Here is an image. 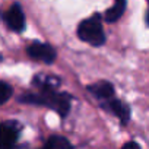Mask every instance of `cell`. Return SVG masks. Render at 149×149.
<instances>
[{
    "label": "cell",
    "mask_w": 149,
    "mask_h": 149,
    "mask_svg": "<svg viewBox=\"0 0 149 149\" xmlns=\"http://www.w3.org/2000/svg\"><path fill=\"white\" fill-rule=\"evenodd\" d=\"M101 108H104V110H107V111H110L111 114H114L118 120H120V123L123 124V126H126L129 121H130V117H132V110H130V107L126 104V102H123L121 100H118V98H110V100H105V101H102L101 102Z\"/></svg>",
    "instance_id": "5b68a950"
},
{
    "label": "cell",
    "mask_w": 149,
    "mask_h": 149,
    "mask_svg": "<svg viewBox=\"0 0 149 149\" xmlns=\"http://www.w3.org/2000/svg\"><path fill=\"white\" fill-rule=\"evenodd\" d=\"M32 85L38 91H57L58 86L61 85V81H60V78L53 76V74L38 73L32 78Z\"/></svg>",
    "instance_id": "52a82bcc"
},
{
    "label": "cell",
    "mask_w": 149,
    "mask_h": 149,
    "mask_svg": "<svg viewBox=\"0 0 149 149\" xmlns=\"http://www.w3.org/2000/svg\"><path fill=\"white\" fill-rule=\"evenodd\" d=\"M129 146H134V148H139L140 145H139V143H136V142H127V143H124V145H123V148H129Z\"/></svg>",
    "instance_id": "7c38bea8"
},
{
    "label": "cell",
    "mask_w": 149,
    "mask_h": 149,
    "mask_svg": "<svg viewBox=\"0 0 149 149\" xmlns=\"http://www.w3.org/2000/svg\"><path fill=\"white\" fill-rule=\"evenodd\" d=\"M73 97L67 92H57V91H40V92H28L21 97H18V102L21 104H29V105H40L47 107L53 111H56L61 118H66V116L70 111Z\"/></svg>",
    "instance_id": "6da1fadb"
},
{
    "label": "cell",
    "mask_w": 149,
    "mask_h": 149,
    "mask_svg": "<svg viewBox=\"0 0 149 149\" xmlns=\"http://www.w3.org/2000/svg\"><path fill=\"white\" fill-rule=\"evenodd\" d=\"M146 19H148V24H149V12H148V18Z\"/></svg>",
    "instance_id": "4fadbf2b"
},
{
    "label": "cell",
    "mask_w": 149,
    "mask_h": 149,
    "mask_svg": "<svg viewBox=\"0 0 149 149\" xmlns=\"http://www.w3.org/2000/svg\"><path fill=\"white\" fill-rule=\"evenodd\" d=\"M12 94H13V88H12L6 81L0 82V104L8 102L9 98L12 97Z\"/></svg>",
    "instance_id": "8fae6325"
},
{
    "label": "cell",
    "mask_w": 149,
    "mask_h": 149,
    "mask_svg": "<svg viewBox=\"0 0 149 149\" xmlns=\"http://www.w3.org/2000/svg\"><path fill=\"white\" fill-rule=\"evenodd\" d=\"M78 37L89 45L101 47L107 40L102 28V16L100 13H94L92 16L84 19L78 26Z\"/></svg>",
    "instance_id": "7a4b0ae2"
},
{
    "label": "cell",
    "mask_w": 149,
    "mask_h": 149,
    "mask_svg": "<svg viewBox=\"0 0 149 149\" xmlns=\"http://www.w3.org/2000/svg\"><path fill=\"white\" fill-rule=\"evenodd\" d=\"M88 92L92 94L97 100L105 101L114 97V86L108 81H98L95 84L88 85Z\"/></svg>",
    "instance_id": "ba28073f"
},
{
    "label": "cell",
    "mask_w": 149,
    "mask_h": 149,
    "mask_svg": "<svg viewBox=\"0 0 149 149\" xmlns=\"http://www.w3.org/2000/svg\"><path fill=\"white\" fill-rule=\"evenodd\" d=\"M126 6H127V0H114V5L104 13V21L108 22V24L117 22L123 16Z\"/></svg>",
    "instance_id": "9c48e42d"
},
{
    "label": "cell",
    "mask_w": 149,
    "mask_h": 149,
    "mask_svg": "<svg viewBox=\"0 0 149 149\" xmlns=\"http://www.w3.org/2000/svg\"><path fill=\"white\" fill-rule=\"evenodd\" d=\"M22 132V124L15 120H6L2 123V146L3 148H12L16 140L19 139V134Z\"/></svg>",
    "instance_id": "8992f818"
},
{
    "label": "cell",
    "mask_w": 149,
    "mask_h": 149,
    "mask_svg": "<svg viewBox=\"0 0 149 149\" xmlns=\"http://www.w3.org/2000/svg\"><path fill=\"white\" fill-rule=\"evenodd\" d=\"M26 54L37 61H42L45 64H51L56 61L57 58V51L54 47H51L47 42H41V41H32L28 47H26Z\"/></svg>",
    "instance_id": "3957f363"
},
{
    "label": "cell",
    "mask_w": 149,
    "mask_h": 149,
    "mask_svg": "<svg viewBox=\"0 0 149 149\" xmlns=\"http://www.w3.org/2000/svg\"><path fill=\"white\" fill-rule=\"evenodd\" d=\"M3 22L13 32H22L25 29V13L19 3H13L3 13Z\"/></svg>",
    "instance_id": "277c9868"
},
{
    "label": "cell",
    "mask_w": 149,
    "mask_h": 149,
    "mask_svg": "<svg viewBox=\"0 0 149 149\" xmlns=\"http://www.w3.org/2000/svg\"><path fill=\"white\" fill-rule=\"evenodd\" d=\"M73 145L63 136H51L48 137V140L44 143L45 149H63V148H72Z\"/></svg>",
    "instance_id": "30bf717a"
}]
</instances>
